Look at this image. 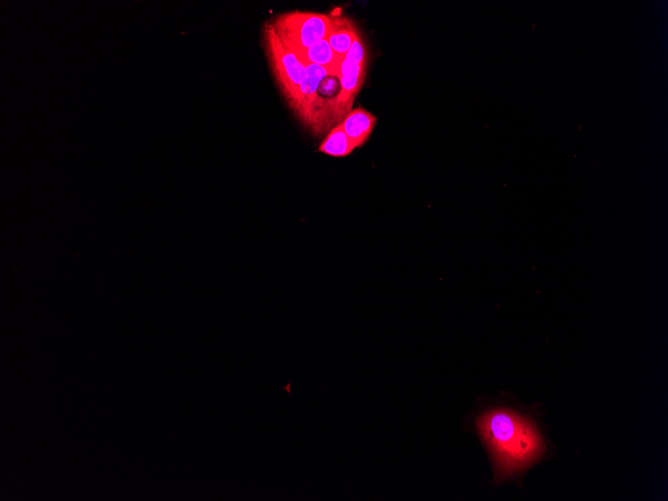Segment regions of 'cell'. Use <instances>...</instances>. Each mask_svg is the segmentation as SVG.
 Wrapping results in <instances>:
<instances>
[{
	"instance_id": "6da1fadb",
	"label": "cell",
	"mask_w": 668,
	"mask_h": 501,
	"mask_svg": "<svg viewBox=\"0 0 668 501\" xmlns=\"http://www.w3.org/2000/svg\"><path fill=\"white\" fill-rule=\"evenodd\" d=\"M474 425L498 481L515 476L543 452V441L534 424L509 406L484 408L475 417Z\"/></svg>"
},
{
	"instance_id": "7a4b0ae2",
	"label": "cell",
	"mask_w": 668,
	"mask_h": 501,
	"mask_svg": "<svg viewBox=\"0 0 668 501\" xmlns=\"http://www.w3.org/2000/svg\"><path fill=\"white\" fill-rule=\"evenodd\" d=\"M304 81L295 97L288 103L297 118L313 134L320 135L334 123V105L337 94L331 88L339 84L336 77L315 64H308Z\"/></svg>"
},
{
	"instance_id": "3957f363",
	"label": "cell",
	"mask_w": 668,
	"mask_h": 501,
	"mask_svg": "<svg viewBox=\"0 0 668 501\" xmlns=\"http://www.w3.org/2000/svg\"><path fill=\"white\" fill-rule=\"evenodd\" d=\"M270 22L284 46L300 61L309 47L325 39L329 27L328 14L310 11L281 13Z\"/></svg>"
},
{
	"instance_id": "277c9868",
	"label": "cell",
	"mask_w": 668,
	"mask_h": 501,
	"mask_svg": "<svg viewBox=\"0 0 668 501\" xmlns=\"http://www.w3.org/2000/svg\"><path fill=\"white\" fill-rule=\"evenodd\" d=\"M263 43L272 74L289 103L304 81L307 67L284 46L270 21L263 25Z\"/></svg>"
},
{
	"instance_id": "5b68a950",
	"label": "cell",
	"mask_w": 668,
	"mask_h": 501,
	"mask_svg": "<svg viewBox=\"0 0 668 501\" xmlns=\"http://www.w3.org/2000/svg\"><path fill=\"white\" fill-rule=\"evenodd\" d=\"M367 63V46L358 28L353 44L344 56L340 67L339 91L334 105V122L339 124L352 110L353 102L365 80Z\"/></svg>"
},
{
	"instance_id": "8992f818",
	"label": "cell",
	"mask_w": 668,
	"mask_h": 501,
	"mask_svg": "<svg viewBox=\"0 0 668 501\" xmlns=\"http://www.w3.org/2000/svg\"><path fill=\"white\" fill-rule=\"evenodd\" d=\"M328 17L329 27L325 39L335 54L344 58L353 44L358 27L340 10H333Z\"/></svg>"
},
{
	"instance_id": "52a82bcc",
	"label": "cell",
	"mask_w": 668,
	"mask_h": 501,
	"mask_svg": "<svg viewBox=\"0 0 668 501\" xmlns=\"http://www.w3.org/2000/svg\"><path fill=\"white\" fill-rule=\"evenodd\" d=\"M376 117L362 107L352 109L339 123L355 148L362 146L371 135Z\"/></svg>"
},
{
	"instance_id": "ba28073f",
	"label": "cell",
	"mask_w": 668,
	"mask_h": 501,
	"mask_svg": "<svg viewBox=\"0 0 668 501\" xmlns=\"http://www.w3.org/2000/svg\"><path fill=\"white\" fill-rule=\"evenodd\" d=\"M343 58L339 57L332 50L326 39H322L309 47L301 58V62L306 66L315 64L323 67L329 76L339 78L340 67Z\"/></svg>"
},
{
	"instance_id": "9c48e42d",
	"label": "cell",
	"mask_w": 668,
	"mask_h": 501,
	"mask_svg": "<svg viewBox=\"0 0 668 501\" xmlns=\"http://www.w3.org/2000/svg\"><path fill=\"white\" fill-rule=\"evenodd\" d=\"M354 149V144L344 132L341 124L333 127L318 147L319 152L333 157L347 156Z\"/></svg>"
}]
</instances>
